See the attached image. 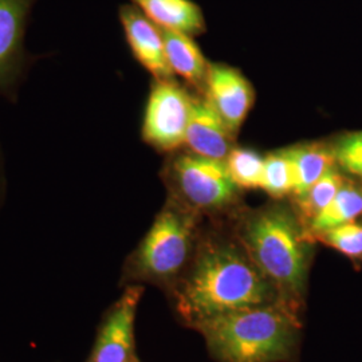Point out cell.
Masks as SVG:
<instances>
[{"label":"cell","mask_w":362,"mask_h":362,"mask_svg":"<svg viewBox=\"0 0 362 362\" xmlns=\"http://www.w3.org/2000/svg\"><path fill=\"white\" fill-rule=\"evenodd\" d=\"M194 95L172 79H153L144 110L141 139L157 152L172 153L185 141Z\"/></svg>","instance_id":"6"},{"label":"cell","mask_w":362,"mask_h":362,"mask_svg":"<svg viewBox=\"0 0 362 362\" xmlns=\"http://www.w3.org/2000/svg\"><path fill=\"white\" fill-rule=\"evenodd\" d=\"M235 134L204 94L194 95L184 145L194 155L224 161L233 151Z\"/></svg>","instance_id":"11"},{"label":"cell","mask_w":362,"mask_h":362,"mask_svg":"<svg viewBox=\"0 0 362 362\" xmlns=\"http://www.w3.org/2000/svg\"><path fill=\"white\" fill-rule=\"evenodd\" d=\"M194 215L176 203H169L156 218L133 255L137 272L165 279L176 275L189 255Z\"/></svg>","instance_id":"4"},{"label":"cell","mask_w":362,"mask_h":362,"mask_svg":"<svg viewBox=\"0 0 362 362\" xmlns=\"http://www.w3.org/2000/svg\"><path fill=\"white\" fill-rule=\"evenodd\" d=\"M156 26L182 33L189 37L206 30V21L200 7L192 0H132Z\"/></svg>","instance_id":"12"},{"label":"cell","mask_w":362,"mask_h":362,"mask_svg":"<svg viewBox=\"0 0 362 362\" xmlns=\"http://www.w3.org/2000/svg\"><path fill=\"white\" fill-rule=\"evenodd\" d=\"M224 362H278L291 353L296 321L282 308L263 305L194 325Z\"/></svg>","instance_id":"2"},{"label":"cell","mask_w":362,"mask_h":362,"mask_svg":"<svg viewBox=\"0 0 362 362\" xmlns=\"http://www.w3.org/2000/svg\"><path fill=\"white\" fill-rule=\"evenodd\" d=\"M272 290L254 262L228 245L200 252L179 293V310L194 325L209 318L269 305Z\"/></svg>","instance_id":"1"},{"label":"cell","mask_w":362,"mask_h":362,"mask_svg":"<svg viewBox=\"0 0 362 362\" xmlns=\"http://www.w3.org/2000/svg\"><path fill=\"white\" fill-rule=\"evenodd\" d=\"M345 181L346 177L338 167L329 169L305 194V196L298 199V209L300 214V219L306 224H309L322 209L329 206V203L336 197Z\"/></svg>","instance_id":"17"},{"label":"cell","mask_w":362,"mask_h":362,"mask_svg":"<svg viewBox=\"0 0 362 362\" xmlns=\"http://www.w3.org/2000/svg\"><path fill=\"white\" fill-rule=\"evenodd\" d=\"M294 163L287 148L264 157L259 189H263L272 199H282L294 192Z\"/></svg>","instance_id":"16"},{"label":"cell","mask_w":362,"mask_h":362,"mask_svg":"<svg viewBox=\"0 0 362 362\" xmlns=\"http://www.w3.org/2000/svg\"><path fill=\"white\" fill-rule=\"evenodd\" d=\"M163 35L167 59L173 74L184 78L197 91L204 94L209 62L196 42L187 34L169 30H163Z\"/></svg>","instance_id":"13"},{"label":"cell","mask_w":362,"mask_h":362,"mask_svg":"<svg viewBox=\"0 0 362 362\" xmlns=\"http://www.w3.org/2000/svg\"><path fill=\"white\" fill-rule=\"evenodd\" d=\"M227 170L239 189H259L264 157L246 148H236L224 160Z\"/></svg>","instance_id":"18"},{"label":"cell","mask_w":362,"mask_h":362,"mask_svg":"<svg viewBox=\"0 0 362 362\" xmlns=\"http://www.w3.org/2000/svg\"><path fill=\"white\" fill-rule=\"evenodd\" d=\"M163 169V177L173 192L197 209L227 207L239 194L226 163L220 160L188 151L169 157Z\"/></svg>","instance_id":"5"},{"label":"cell","mask_w":362,"mask_h":362,"mask_svg":"<svg viewBox=\"0 0 362 362\" xmlns=\"http://www.w3.org/2000/svg\"><path fill=\"white\" fill-rule=\"evenodd\" d=\"M119 21L133 58L153 79H172L165 54L163 30L141 13L134 4H125L119 8Z\"/></svg>","instance_id":"9"},{"label":"cell","mask_w":362,"mask_h":362,"mask_svg":"<svg viewBox=\"0 0 362 362\" xmlns=\"http://www.w3.org/2000/svg\"><path fill=\"white\" fill-rule=\"evenodd\" d=\"M204 95L236 136L254 104V89L240 70L209 64Z\"/></svg>","instance_id":"8"},{"label":"cell","mask_w":362,"mask_h":362,"mask_svg":"<svg viewBox=\"0 0 362 362\" xmlns=\"http://www.w3.org/2000/svg\"><path fill=\"white\" fill-rule=\"evenodd\" d=\"M362 215V187L356 181L344 182L336 197L308 224L309 236L324 233L326 230L351 223Z\"/></svg>","instance_id":"15"},{"label":"cell","mask_w":362,"mask_h":362,"mask_svg":"<svg viewBox=\"0 0 362 362\" xmlns=\"http://www.w3.org/2000/svg\"><path fill=\"white\" fill-rule=\"evenodd\" d=\"M4 182H6V161H4L3 146H1V141H0V194L4 189Z\"/></svg>","instance_id":"21"},{"label":"cell","mask_w":362,"mask_h":362,"mask_svg":"<svg viewBox=\"0 0 362 362\" xmlns=\"http://www.w3.org/2000/svg\"><path fill=\"white\" fill-rule=\"evenodd\" d=\"M315 238L351 259H362V226L356 221L317 233Z\"/></svg>","instance_id":"19"},{"label":"cell","mask_w":362,"mask_h":362,"mask_svg":"<svg viewBox=\"0 0 362 362\" xmlns=\"http://www.w3.org/2000/svg\"><path fill=\"white\" fill-rule=\"evenodd\" d=\"M37 0H0V97L11 104L42 55L26 47L30 15Z\"/></svg>","instance_id":"7"},{"label":"cell","mask_w":362,"mask_h":362,"mask_svg":"<svg viewBox=\"0 0 362 362\" xmlns=\"http://www.w3.org/2000/svg\"><path fill=\"white\" fill-rule=\"evenodd\" d=\"M140 287H130L110 310L97 338L91 362H134V318Z\"/></svg>","instance_id":"10"},{"label":"cell","mask_w":362,"mask_h":362,"mask_svg":"<svg viewBox=\"0 0 362 362\" xmlns=\"http://www.w3.org/2000/svg\"><path fill=\"white\" fill-rule=\"evenodd\" d=\"M243 243L264 276L290 291L302 290L309 260L310 236L294 214L282 206L263 208L246 220Z\"/></svg>","instance_id":"3"},{"label":"cell","mask_w":362,"mask_h":362,"mask_svg":"<svg viewBox=\"0 0 362 362\" xmlns=\"http://www.w3.org/2000/svg\"><path fill=\"white\" fill-rule=\"evenodd\" d=\"M334 145L337 167L351 176L362 179V130L345 133Z\"/></svg>","instance_id":"20"},{"label":"cell","mask_w":362,"mask_h":362,"mask_svg":"<svg viewBox=\"0 0 362 362\" xmlns=\"http://www.w3.org/2000/svg\"><path fill=\"white\" fill-rule=\"evenodd\" d=\"M294 163V192L298 199L310 189L329 169L337 167L334 145L329 143L300 144L287 148Z\"/></svg>","instance_id":"14"}]
</instances>
